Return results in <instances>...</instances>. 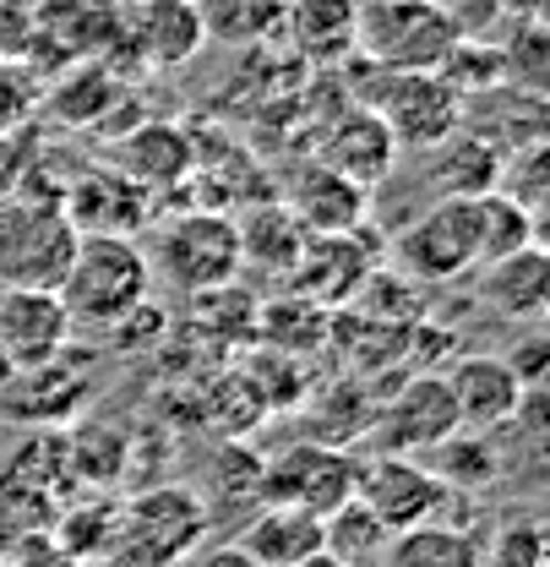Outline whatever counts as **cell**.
<instances>
[{
  "label": "cell",
  "mask_w": 550,
  "mask_h": 567,
  "mask_svg": "<svg viewBox=\"0 0 550 567\" xmlns=\"http://www.w3.org/2000/svg\"><path fill=\"white\" fill-rule=\"evenodd\" d=\"M44 104V71L28 55H0V132H28Z\"/></svg>",
  "instance_id": "1f68e13d"
},
{
  "label": "cell",
  "mask_w": 550,
  "mask_h": 567,
  "mask_svg": "<svg viewBox=\"0 0 550 567\" xmlns=\"http://www.w3.org/2000/svg\"><path fill=\"white\" fill-rule=\"evenodd\" d=\"M475 208H480V268L507 257V251H518V246H529V240H540V213H529L512 192L490 186V192L475 197Z\"/></svg>",
  "instance_id": "83f0119b"
},
{
  "label": "cell",
  "mask_w": 550,
  "mask_h": 567,
  "mask_svg": "<svg viewBox=\"0 0 550 567\" xmlns=\"http://www.w3.org/2000/svg\"><path fill=\"white\" fill-rule=\"evenodd\" d=\"M66 218L76 235H132L153 213V192H142L132 175H121L115 164H93L66 181Z\"/></svg>",
  "instance_id": "4fadbf2b"
},
{
  "label": "cell",
  "mask_w": 550,
  "mask_h": 567,
  "mask_svg": "<svg viewBox=\"0 0 550 567\" xmlns=\"http://www.w3.org/2000/svg\"><path fill=\"white\" fill-rule=\"evenodd\" d=\"M328 322L333 311L305 300V295H289V300H273L257 311V333L268 350H283V354H311V350H328Z\"/></svg>",
  "instance_id": "cb8c5ba5"
},
{
  "label": "cell",
  "mask_w": 550,
  "mask_h": 567,
  "mask_svg": "<svg viewBox=\"0 0 550 567\" xmlns=\"http://www.w3.org/2000/svg\"><path fill=\"white\" fill-rule=\"evenodd\" d=\"M398 147H442L464 126V93L442 71H382L376 104H371Z\"/></svg>",
  "instance_id": "52a82bcc"
},
{
  "label": "cell",
  "mask_w": 550,
  "mask_h": 567,
  "mask_svg": "<svg viewBox=\"0 0 550 567\" xmlns=\"http://www.w3.org/2000/svg\"><path fill=\"white\" fill-rule=\"evenodd\" d=\"M480 567H546V540H540V524H507V535H501V546H496V557Z\"/></svg>",
  "instance_id": "d6a6232c"
},
{
  "label": "cell",
  "mask_w": 550,
  "mask_h": 567,
  "mask_svg": "<svg viewBox=\"0 0 550 567\" xmlns=\"http://www.w3.org/2000/svg\"><path fill=\"white\" fill-rule=\"evenodd\" d=\"M458 39L442 0H360L354 55L376 71H436Z\"/></svg>",
  "instance_id": "3957f363"
},
{
  "label": "cell",
  "mask_w": 550,
  "mask_h": 567,
  "mask_svg": "<svg viewBox=\"0 0 550 567\" xmlns=\"http://www.w3.org/2000/svg\"><path fill=\"white\" fill-rule=\"evenodd\" d=\"M354 470L360 458H349L333 442H294L257 470V502H283V507H305L328 518L354 496Z\"/></svg>",
  "instance_id": "ba28073f"
},
{
  "label": "cell",
  "mask_w": 550,
  "mask_h": 567,
  "mask_svg": "<svg viewBox=\"0 0 550 567\" xmlns=\"http://www.w3.org/2000/svg\"><path fill=\"white\" fill-rule=\"evenodd\" d=\"M158 274L175 284L180 295H203V289H218V284H235L246 257H240V224L229 213H180L158 229Z\"/></svg>",
  "instance_id": "5b68a950"
},
{
  "label": "cell",
  "mask_w": 550,
  "mask_h": 567,
  "mask_svg": "<svg viewBox=\"0 0 550 567\" xmlns=\"http://www.w3.org/2000/svg\"><path fill=\"white\" fill-rule=\"evenodd\" d=\"M55 295L66 300L71 328L110 333L121 317H132L153 295V262L132 235H82Z\"/></svg>",
  "instance_id": "6da1fadb"
},
{
  "label": "cell",
  "mask_w": 550,
  "mask_h": 567,
  "mask_svg": "<svg viewBox=\"0 0 550 567\" xmlns=\"http://www.w3.org/2000/svg\"><path fill=\"white\" fill-rule=\"evenodd\" d=\"M453 431H458V404H453L442 371L409 377L398 393H387L376 404V421H371V436L382 453H425Z\"/></svg>",
  "instance_id": "8fae6325"
},
{
  "label": "cell",
  "mask_w": 550,
  "mask_h": 567,
  "mask_svg": "<svg viewBox=\"0 0 550 567\" xmlns=\"http://www.w3.org/2000/svg\"><path fill=\"white\" fill-rule=\"evenodd\" d=\"M387 567H480V546L453 524H414L387 535Z\"/></svg>",
  "instance_id": "603a6c76"
},
{
  "label": "cell",
  "mask_w": 550,
  "mask_h": 567,
  "mask_svg": "<svg viewBox=\"0 0 550 567\" xmlns=\"http://www.w3.org/2000/svg\"><path fill=\"white\" fill-rule=\"evenodd\" d=\"M121 93H126V82L104 66L98 55H87V61H71V66L44 87V104H39V110H50L61 126H104V121L115 115Z\"/></svg>",
  "instance_id": "44dd1931"
},
{
  "label": "cell",
  "mask_w": 550,
  "mask_h": 567,
  "mask_svg": "<svg viewBox=\"0 0 550 567\" xmlns=\"http://www.w3.org/2000/svg\"><path fill=\"white\" fill-rule=\"evenodd\" d=\"M197 540H203V502L180 486H158L142 492L132 507H121L110 551L132 567H169L191 557Z\"/></svg>",
  "instance_id": "8992f818"
},
{
  "label": "cell",
  "mask_w": 550,
  "mask_h": 567,
  "mask_svg": "<svg viewBox=\"0 0 550 567\" xmlns=\"http://www.w3.org/2000/svg\"><path fill=\"white\" fill-rule=\"evenodd\" d=\"M300 246H305V229H300V218L283 208V203L278 208H257L240 224V257L257 262V268L289 274L294 257H300Z\"/></svg>",
  "instance_id": "4316f807"
},
{
  "label": "cell",
  "mask_w": 550,
  "mask_h": 567,
  "mask_svg": "<svg viewBox=\"0 0 550 567\" xmlns=\"http://www.w3.org/2000/svg\"><path fill=\"white\" fill-rule=\"evenodd\" d=\"M6 382H17V365H11V360L0 354V388H6Z\"/></svg>",
  "instance_id": "f35d334b"
},
{
  "label": "cell",
  "mask_w": 550,
  "mask_h": 567,
  "mask_svg": "<svg viewBox=\"0 0 550 567\" xmlns=\"http://www.w3.org/2000/svg\"><path fill=\"white\" fill-rule=\"evenodd\" d=\"M365 203H371V192L354 186L339 169H328V164L300 169V181H294L289 197H283V208L300 218L305 235H349V229H360Z\"/></svg>",
  "instance_id": "ffe728a7"
},
{
  "label": "cell",
  "mask_w": 550,
  "mask_h": 567,
  "mask_svg": "<svg viewBox=\"0 0 550 567\" xmlns=\"http://www.w3.org/2000/svg\"><path fill=\"white\" fill-rule=\"evenodd\" d=\"M289 567H349V563H339V557L322 546V551H311V557H300V563H289Z\"/></svg>",
  "instance_id": "74e56055"
},
{
  "label": "cell",
  "mask_w": 550,
  "mask_h": 567,
  "mask_svg": "<svg viewBox=\"0 0 550 567\" xmlns=\"http://www.w3.org/2000/svg\"><path fill=\"white\" fill-rule=\"evenodd\" d=\"M354 502H365L371 518L387 535H398L414 524H430L447 507V486L414 453H376L354 470Z\"/></svg>",
  "instance_id": "9c48e42d"
},
{
  "label": "cell",
  "mask_w": 550,
  "mask_h": 567,
  "mask_svg": "<svg viewBox=\"0 0 550 567\" xmlns=\"http://www.w3.org/2000/svg\"><path fill=\"white\" fill-rule=\"evenodd\" d=\"M240 551H251L262 567H289L311 551H322V518L305 507H283V502H262L257 518L240 529L235 540Z\"/></svg>",
  "instance_id": "7402d4cb"
},
{
  "label": "cell",
  "mask_w": 550,
  "mask_h": 567,
  "mask_svg": "<svg viewBox=\"0 0 550 567\" xmlns=\"http://www.w3.org/2000/svg\"><path fill=\"white\" fill-rule=\"evenodd\" d=\"M322 546H328L339 563L360 567L365 557H376V551L387 546V529L371 518V507H365V502H354V496H349L344 507H333V513L322 518Z\"/></svg>",
  "instance_id": "f546056e"
},
{
  "label": "cell",
  "mask_w": 550,
  "mask_h": 567,
  "mask_svg": "<svg viewBox=\"0 0 550 567\" xmlns=\"http://www.w3.org/2000/svg\"><path fill=\"white\" fill-rule=\"evenodd\" d=\"M126 447L132 436L126 431H110V425H87L66 442V470L82 475L87 486H115L121 470H126Z\"/></svg>",
  "instance_id": "f1b7e54d"
},
{
  "label": "cell",
  "mask_w": 550,
  "mask_h": 567,
  "mask_svg": "<svg viewBox=\"0 0 550 567\" xmlns=\"http://www.w3.org/2000/svg\"><path fill=\"white\" fill-rule=\"evenodd\" d=\"M28 164H33V137L28 132H0V197H11L22 186Z\"/></svg>",
  "instance_id": "836d02e7"
},
{
  "label": "cell",
  "mask_w": 550,
  "mask_h": 567,
  "mask_svg": "<svg viewBox=\"0 0 550 567\" xmlns=\"http://www.w3.org/2000/svg\"><path fill=\"white\" fill-rule=\"evenodd\" d=\"M115 44H126V55L147 71H180L207 50L203 11L197 0H132L121 6Z\"/></svg>",
  "instance_id": "30bf717a"
},
{
  "label": "cell",
  "mask_w": 550,
  "mask_h": 567,
  "mask_svg": "<svg viewBox=\"0 0 550 567\" xmlns=\"http://www.w3.org/2000/svg\"><path fill=\"white\" fill-rule=\"evenodd\" d=\"M371 268H376V262H365V246L354 240V229H349V235H305V246H300L289 279H294V295H305V300L339 311V306L354 300V289L365 284Z\"/></svg>",
  "instance_id": "e0dca14e"
},
{
  "label": "cell",
  "mask_w": 550,
  "mask_h": 567,
  "mask_svg": "<svg viewBox=\"0 0 550 567\" xmlns=\"http://www.w3.org/2000/svg\"><path fill=\"white\" fill-rule=\"evenodd\" d=\"M447 393L458 404V425L464 431H496V425H507L518 415L529 388L518 382V371L501 354H464L447 371Z\"/></svg>",
  "instance_id": "2e32d148"
},
{
  "label": "cell",
  "mask_w": 550,
  "mask_h": 567,
  "mask_svg": "<svg viewBox=\"0 0 550 567\" xmlns=\"http://www.w3.org/2000/svg\"><path fill=\"white\" fill-rule=\"evenodd\" d=\"M197 11H203L207 44H229V50L268 44L283 22V0H197Z\"/></svg>",
  "instance_id": "484cf974"
},
{
  "label": "cell",
  "mask_w": 550,
  "mask_h": 567,
  "mask_svg": "<svg viewBox=\"0 0 550 567\" xmlns=\"http://www.w3.org/2000/svg\"><path fill=\"white\" fill-rule=\"evenodd\" d=\"M436 71H442L458 93H490V87L507 82V55H501V44H485L480 33H464Z\"/></svg>",
  "instance_id": "4dcf8cb0"
},
{
  "label": "cell",
  "mask_w": 550,
  "mask_h": 567,
  "mask_svg": "<svg viewBox=\"0 0 550 567\" xmlns=\"http://www.w3.org/2000/svg\"><path fill=\"white\" fill-rule=\"evenodd\" d=\"M71 350V311L55 289H0V354L17 371L50 365Z\"/></svg>",
  "instance_id": "7c38bea8"
},
{
  "label": "cell",
  "mask_w": 550,
  "mask_h": 567,
  "mask_svg": "<svg viewBox=\"0 0 550 567\" xmlns=\"http://www.w3.org/2000/svg\"><path fill=\"white\" fill-rule=\"evenodd\" d=\"M398 142H393V132H387V121L371 110V104H354V110H344L333 126H328V137H322V147H316V164H328V169H339V175H349L354 186H382L387 175H393V164H398Z\"/></svg>",
  "instance_id": "5bb4252c"
},
{
  "label": "cell",
  "mask_w": 550,
  "mask_h": 567,
  "mask_svg": "<svg viewBox=\"0 0 550 567\" xmlns=\"http://www.w3.org/2000/svg\"><path fill=\"white\" fill-rule=\"evenodd\" d=\"M17 567H82V563H76L71 551H61L55 540H28V546H22V563H17Z\"/></svg>",
  "instance_id": "d590c367"
},
{
  "label": "cell",
  "mask_w": 550,
  "mask_h": 567,
  "mask_svg": "<svg viewBox=\"0 0 550 567\" xmlns=\"http://www.w3.org/2000/svg\"><path fill=\"white\" fill-rule=\"evenodd\" d=\"M197 567H262V563L229 540V546H212V551H203V557H197Z\"/></svg>",
  "instance_id": "8d00e7d4"
},
{
  "label": "cell",
  "mask_w": 550,
  "mask_h": 567,
  "mask_svg": "<svg viewBox=\"0 0 550 567\" xmlns=\"http://www.w3.org/2000/svg\"><path fill=\"white\" fill-rule=\"evenodd\" d=\"M393 262L414 284H453L480 268V208L475 197H442L436 208L409 218L393 240Z\"/></svg>",
  "instance_id": "277c9868"
},
{
  "label": "cell",
  "mask_w": 550,
  "mask_h": 567,
  "mask_svg": "<svg viewBox=\"0 0 550 567\" xmlns=\"http://www.w3.org/2000/svg\"><path fill=\"white\" fill-rule=\"evenodd\" d=\"M442 11L458 22V33H485L496 17H507L501 0H442Z\"/></svg>",
  "instance_id": "e575fe53"
},
{
  "label": "cell",
  "mask_w": 550,
  "mask_h": 567,
  "mask_svg": "<svg viewBox=\"0 0 550 567\" xmlns=\"http://www.w3.org/2000/svg\"><path fill=\"white\" fill-rule=\"evenodd\" d=\"M430 453V475L453 492V486H464V492H485L496 475H501V458H496V447H490V436L485 431H453V436H442L436 447H425Z\"/></svg>",
  "instance_id": "d4e9b609"
},
{
  "label": "cell",
  "mask_w": 550,
  "mask_h": 567,
  "mask_svg": "<svg viewBox=\"0 0 550 567\" xmlns=\"http://www.w3.org/2000/svg\"><path fill=\"white\" fill-rule=\"evenodd\" d=\"M0 567H6V563H0Z\"/></svg>",
  "instance_id": "ab89813d"
},
{
  "label": "cell",
  "mask_w": 550,
  "mask_h": 567,
  "mask_svg": "<svg viewBox=\"0 0 550 567\" xmlns=\"http://www.w3.org/2000/svg\"><path fill=\"white\" fill-rule=\"evenodd\" d=\"M354 22H360V0H283L278 33L300 61L339 66L354 55Z\"/></svg>",
  "instance_id": "d6986e66"
},
{
  "label": "cell",
  "mask_w": 550,
  "mask_h": 567,
  "mask_svg": "<svg viewBox=\"0 0 550 567\" xmlns=\"http://www.w3.org/2000/svg\"><path fill=\"white\" fill-rule=\"evenodd\" d=\"M110 164H115L121 175H132L142 192L158 197V192L191 181V169H197V142L186 137L175 121H142V126L115 137Z\"/></svg>",
  "instance_id": "9a60e30c"
},
{
  "label": "cell",
  "mask_w": 550,
  "mask_h": 567,
  "mask_svg": "<svg viewBox=\"0 0 550 567\" xmlns=\"http://www.w3.org/2000/svg\"><path fill=\"white\" fill-rule=\"evenodd\" d=\"M480 300L507 322H540L550 306V251L540 240H529V246L485 262Z\"/></svg>",
  "instance_id": "ac0fdd59"
},
{
  "label": "cell",
  "mask_w": 550,
  "mask_h": 567,
  "mask_svg": "<svg viewBox=\"0 0 550 567\" xmlns=\"http://www.w3.org/2000/svg\"><path fill=\"white\" fill-rule=\"evenodd\" d=\"M76 224L50 192L17 186L0 197V289H55L76 251Z\"/></svg>",
  "instance_id": "7a4b0ae2"
}]
</instances>
